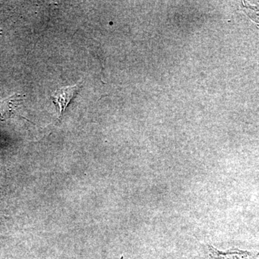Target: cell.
<instances>
[{"label":"cell","mask_w":259,"mask_h":259,"mask_svg":"<svg viewBox=\"0 0 259 259\" xmlns=\"http://www.w3.org/2000/svg\"><path fill=\"white\" fill-rule=\"evenodd\" d=\"M80 88L81 87L79 85L66 87V88L59 89L55 93H53L51 99L56 106L59 107L60 115L64 113V110L69 105L70 102L79 93Z\"/></svg>","instance_id":"1"},{"label":"cell","mask_w":259,"mask_h":259,"mask_svg":"<svg viewBox=\"0 0 259 259\" xmlns=\"http://www.w3.org/2000/svg\"><path fill=\"white\" fill-rule=\"evenodd\" d=\"M207 259H259V253L240 250L224 253L209 247Z\"/></svg>","instance_id":"3"},{"label":"cell","mask_w":259,"mask_h":259,"mask_svg":"<svg viewBox=\"0 0 259 259\" xmlns=\"http://www.w3.org/2000/svg\"><path fill=\"white\" fill-rule=\"evenodd\" d=\"M23 101L21 95H13L0 102V121L6 120L16 113L17 110Z\"/></svg>","instance_id":"2"}]
</instances>
